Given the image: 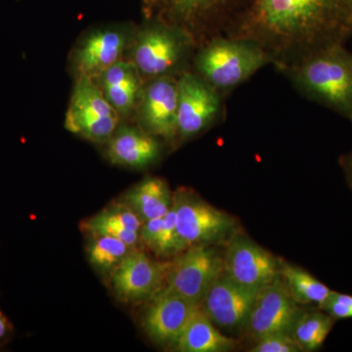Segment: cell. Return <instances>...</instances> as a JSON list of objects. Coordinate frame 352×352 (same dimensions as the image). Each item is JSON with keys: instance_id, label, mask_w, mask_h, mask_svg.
Masks as SVG:
<instances>
[{"instance_id": "6da1fadb", "label": "cell", "mask_w": 352, "mask_h": 352, "mask_svg": "<svg viewBox=\"0 0 352 352\" xmlns=\"http://www.w3.org/2000/svg\"><path fill=\"white\" fill-rule=\"evenodd\" d=\"M226 36L261 45L276 68L352 36V0H247Z\"/></svg>"}, {"instance_id": "7a4b0ae2", "label": "cell", "mask_w": 352, "mask_h": 352, "mask_svg": "<svg viewBox=\"0 0 352 352\" xmlns=\"http://www.w3.org/2000/svg\"><path fill=\"white\" fill-rule=\"evenodd\" d=\"M309 100L352 120V54L330 46L277 68Z\"/></svg>"}, {"instance_id": "3957f363", "label": "cell", "mask_w": 352, "mask_h": 352, "mask_svg": "<svg viewBox=\"0 0 352 352\" xmlns=\"http://www.w3.org/2000/svg\"><path fill=\"white\" fill-rule=\"evenodd\" d=\"M197 50L195 73L223 96L272 64L270 54L258 43L226 34L214 36Z\"/></svg>"}, {"instance_id": "277c9868", "label": "cell", "mask_w": 352, "mask_h": 352, "mask_svg": "<svg viewBox=\"0 0 352 352\" xmlns=\"http://www.w3.org/2000/svg\"><path fill=\"white\" fill-rule=\"evenodd\" d=\"M247 0H143L150 19L182 29L197 47L226 34Z\"/></svg>"}, {"instance_id": "5b68a950", "label": "cell", "mask_w": 352, "mask_h": 352, "mask_svg": "<svg viewBox=\"0 0 352 352\" xmlns=\"http://www.w3.org/2000/svg\"><path fill=\"white\" fill-rule=\"evenodd\" d=\"M194 39L182 29L152 20L141 31L133 50V63L150 80L175 75L192 50Z\"/></svg>"}, {"instance_id": "8992f818", "label": "cell", "mask_w": 352, "mask_h": 352, "mask_svg": "<svg viewBox=\"0 0 352 352\" xmlns=\"http://www.w3.org/2000/svg\"><path fill=\"white\" fill-rule=\"evenodd\" d=\"M177 230L185 248L226 244L237 232L235 219L188 188L173 192Z\"/></svg>"}, {"instance_id": "52a82bcc", "label": "cell", "mask_w": 352, "mask_h": 352, "mask_svg": "<svg viewBox=\"0 0 352 352\" xmlns=\"http://www.w3.org/2000/svg\"><path fill=\"white\" fill-rule=\"evenodd\" d=\"M120 115L91 78L80 76L66 115L68 131L92 142H106L119 124Z\"/></svg>"}, {"instance_id": "ba28073f", "label": "cell", "mask_w": 352, "mask_h": 352, "mask_svg": "<svg viewBox=\"0 0 352 352\" xmlns=\"http://www.w3.org/2000/svg\"><path fill=\"white\" fill-rule=\"evenodd\" d=\"M222 272L223 252L214 245H194L171 261L164 287L200 305Z\"/></svg>"}, {"instance_id": "9c48e42d", "label": "cell", "mask_w": 352, "mask_h": 352, "mask_svg": "<svg viewBox=\"0 0 352 352\" xmlns=\"http://www.w3.org/2000/svg\"><path fill=\"white\" fill-rule=\"evenodd\" d=\"M223 112V95L195 72L178 78L177 138L187 140L212 126Z\"/></svg>"}, {"instance_id": "30bf717a", "label": "cell", "mask_w": 352, "mask_h": 352, "mask_svg": "<svg viewBox=\"0 0 352 352\" xmlns=\"http://www.w3.org/2000/svg\"><path fill=\"white\" fill-rule=\"evenodd\" d=\"M226 245L223 273L236 283L261 291L280 278L281 261L244 234L236 232Z\"/></svg>"}, {"instance_id": "8fae6325", "label": "cell", "mask_w": 352, "mask_h": 352, "mask_svg": "<svg viewBox=\"0 0 352 352\" xmlns=\"http://www.w3.org/2000/svg\"><path fill=\"white\" fill-rule=\"evenodd\" d=\"M170 265L134 250L109 277L113 294L126 303L148 302L166 286Z\"/></svg>"}, {"instance_id": "7c38bea8", "label": "cell", "mask_w": 352, "mask_h": 352, "mask_svg": "<svg viewBox=\"0 0 352 352\" xmlns=\"http://www.w3.org/2000/svg\"><path fill=\"white\" fill-rule=\"evenodd\" d=\"M302 310L293 300L281 278L264 287L256 295L245 331L258 342L273 333L292 335Z\"/></svg>"}, {"instance_id": "4fadbf2b", "label": "cell", "mask_w": 352, "mask_h": 352, "mask_svg": "<svg viewBox=\"0 0 352 352\" xmlns=\"http://www.w3.org/2000/svg\"><path fill=\"white\" fill-rule=\"evenodd\" d=\"M198 307L196 303L164 287L148 300L142 327L155 344L175 349L183 330Z\"/></svg>"}, {"instance_id": "5bb4252c", "label": "cell", "mask_w": 352, "mask_h": 352, "mask_svg": "<svg viewBox=\"0 0 352 352\" xmlns=\"http://www.w3.org/2000/svg\"><path fill=\"white\" fill-rule=\"evenodd\" d=\"M258 292L236 283L222 272L199 307L217 328L226 331L245 330Z\"/></svg>"}, {"instance_id": "9a60e30c", "label": "cell", "mask_w": 352, "mask_h": 352, "mask_svg": "<svg viewBox=\"0 0 352 352\" xmlns=\"http://www.w3.org/2000/svg\"><path fill=\"white\" fill-rule=\"evenodd\" d=\"M180 76V75H179ZM179 76L153 78L141 94V124L146 131L166 140L177 138V85Z\"/></svg>"}, {"instance_id": "2e32d148", "label": "cell", "mask_w": 352, "mask_h": 352, "mask_svg": "<svg viewBox=\"0 0 352 352\" xmlns=\"http://www.w3.org/2000/svg\"><path fill=\"white\" fill-rule=\"evenodd\" d=\"M107 154L113 164L144 168L159 159L161 147L156 136L145 129L122 126L109 139Z\"/></svg>"}, {"instance_id": "e0dca14e", "label": "cell", "mask_w": 352, "mask_h": 352, "mask_svg": "<svg viewBox=\"0 0 352 352\" xmlns=\"http://www.w3.org/2000/svg\"><path fill=\"white\" fill-rule=\"evenodd\" d=\"M126 45L124 34L116 30H100L88 36L76 51V67L80 76L98 78L116 62L120 61Z\"/></svg>"}, {"instance_id": "ac0fdd59", "label": "cell", "mask_w": 352, "mask_h": 352, "mask_svg": "<svg viewBox=\"0 0 352 352\" xmlns=\"http://www.w3.org/2000/svg\"><path fill=\"white\" fill-rule=\"evenodd\" d=\"M97 80L102 94L120 116L127 115L140 101V73L134 63L116 62Z\"/></svg>"}, {"instance_id": "d6986e66", "label": "cell", "mask_w": 352, "mask_h": 352, "mask_svg": "<svg viewBox=\"0 0 352 352\" xmlns=\"http://www.w3.org/2000/svg\"><path fill=\"white\" fill-rule=\"evenodd\" d=\"M143 223L144 222L139 219L138 215L120 201L85 220L82 223V230L87 235L117 238L131 247L139 249Z\"/></svg>"}, {"instance_id": "ffe728a7", "label": "cell", "mask_w": 352, "mask_h": 352, "mask_svg": "<svg viewBox=\"0 0 352 352\" xmlns=\"http://www.w3.org/2000/svg\"><path fill=\"white\" fill-rule=\"evenodd\" d=\"M143 222L163 217L173 208V193L159 177H147L126 192L122 200Z\"/></svg>"}, {"instance_id": "44dd1931", "label": "cell", "mask_w": 352, "mask_h": 352, "mask_svg": "<svg viewBox=\"0 0 352 352\" xmlns=\"http://www.w3.org/2000/svg\"><path fill=\"white\" fill-rule=\"evenodd\" d=\"M234 349V340L220 333L200 307L192 315L175 346L180 352H227Z\"/></svg>"}, {"instance_id": "7402d4cb", "label": "cell", "mask_w": 352, "mask_h": 352, "mask_svg": "<svg viewBox=\"0 0 352 352\" xmlns=\"http://www.w3.org/2000/svg\"><path fill=\"white\" fill-rule=\"evenodd\" d=\"M280 278L293 300L300 305H315L320 307L333 292L307 270L282 263V261Z\"/></svg>"}, {"instance_id": "603a6c76", "label": "cell", "mask_w": 352, "mask_h": 352, "mask_svg": "<svg viewBox=\"0 0 352 352\" xmlns=\"http://www.w3.org/2000/svg\"><path fill=\"white\" fill-rule=\"evenodd\" d=\"M136 250L117 238L104 235H88V261L103 276L110 277L124 259Z\"/></svg>"}, {"instance_id": "cb8c5ba5", "label": "cell", "mask_w": 352, "mask_h": 352, "mask_svg": "<svg viewBox=\"0 0 352 352\" xmlns=\"http://www.w3.org/2000/svg\"><path fill=\"white\" fill-rule=\"evenodd\" d=\"M336 319L318 307L317 310L302 311L292 331V337L302 351L320 349L336 323Z\"/></svg>"}, {"instance_id": "d4e9b609", "label": "cell", "mask_w": 352, "mask_h": 352, "mask_svg": "<svg viewBox=\"0 0 352 352\" xmlns=\"http://www.w3.org/2000/svg\"><path fill=\"white\" fill-rule=\"evenodd\" d=\"M185 250L186 248L178 233L176 214L173 204V208L164 215L163 226L152 252L160 258H170L178 256Z\"/></svg>"}, {"instance_id": "484cf974", "label": "cell", "mask_w": 352, "mask_h": 352, "mask_svg": "<svg viewBox=\"0 0 352 352\" xmlns=\"http://www.w3.org/2000/svg\"><path fill=\"white\" fill-rule=\"evenodd\" d=\"M252 352H300L302 347L289 333H273L256 342Z\"/></svg>"}, {"instance_id": "4316f807", "label": "cell", "mask_w": 352, "mask_h": 352, "mask_svg": "<svg viewBox=\"0 0 352 352\" xmlns=\"http://www.w3.org/2000/svg\"><path fill=\"white\" fill-rule=\"evenodd\" d=\"M319 308L336 320L352 318V296L333 291Z\"/></svg>"}, {"instance_id": "83f0119b", "label": "cell", "mask_w": 352, "mask_h": 352, "mask_svg": "<svg viewBox=\"0 0 352 352\" xmlns=\"http://www.w3.org/2000/svg\"><path fill=\"white\" fill-rule=\"evenodd\" d=\"M163 217H157L147 220L143 223L140 230V243L141 245L152 251L155 243L157 239L162 226H163Z\"/></svg>"}, {"instance_id": "f1b7e54d", "label": "cell", "mask_w": 352, "mask_h": 352, "mask_svg": "<svg viewBox=\"0 0 352 352\" xmlns=\"http://www.w3.org/2000/svg\"><path fill=\"white\" fill-rule=\"evenodd\" d=\"M12 333V325L8 318L0 310V342L6 340Z\"/></svg>"}, {"instance_id": "f546056e", "label": "cell", "mask_w": 352, "mask_h": 352, "mask_svg": "<svg viewBox=\"0 0 352 352\" xmlns=\"http://www.w3.org/2000/svg\"><path fill=\"white\" fill-rule=\"evenodd\" d=\"M340 164L346 173L347 182L352 189V151L340 157Z\"/></svg>"}, {"instance_id": "4dcf8cb0", "label": "cell", "mask_w": 352, "mask_h": 352, "mask_svg": "<svg viewBox=\"0 0 352 352\" xmlns=\"http://www.w3.org/2000/svg\"><path fill=\"white\" fill-rule=\"evenodd\" d=\"M351 122H352V120H351Z\"/></svg>"}]
</instances>
